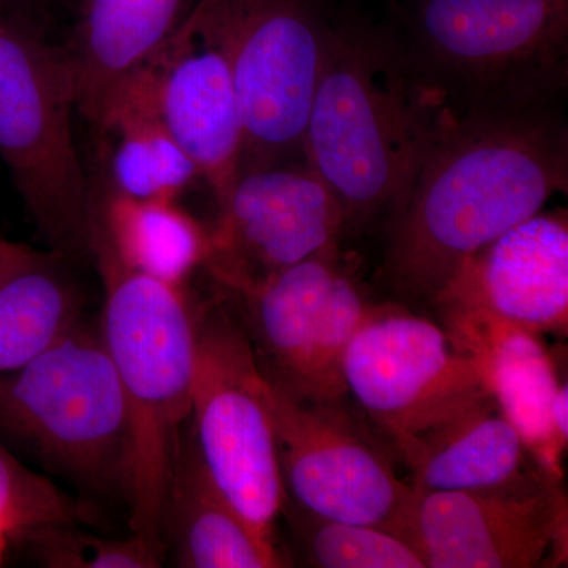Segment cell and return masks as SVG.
Instances as JSON below:
<instances>
[{
    "mask_svg": "<svg viewBox=\"0 0 568 568\" xmlns=\"http://www.w3.org/2000/svg\"><path fill=\"white\" fill-rule=\"evenodd\" d=\"M568 189V130L551 106L465 112L388 220V286L432 305L469 257Z\"/></svg>",
    "mask_w": 568,
    "mask_h": 568,
    "instance_id": "6da1fadb",
    "label": "cell"
},
{
    "mask_svg": "<svg viewBox=\"0 0 568 568\" xmlns=\"http://www.w3.org/2000/svg\"><path fill=\"white\" fill-rule=\"evenodd\" d=\"M463 112L409 43L361 21L334 26L304 136V162L346 230L392 219L433 145Z\"/></svg>",
    "mask_w": 568,
    "mask_h": 568,
    "instance_id": "7a4b0ae2",
    "label": "cell"
},
{
    "mask_svg": "<svg viewBox=\"0 0 568 568\" xmlns=\"http://www.w3.org/2000/svg\"><path fill=\"white\" fill-rule=\"evenodd\" d=\"M91 256L104 287L100 334L129 410L130 532L164 560V503L192 410L196 304L185 286L130 271L97 235Z\"/></svg>",
    "mask_w": 568,
    "mask_h": 568,
    "instance_id": "3957f363",
    "label": "cell"
},
{
    "mask_svg": "<svg viewBox=\"0 0 568 568\" xmlns=\"http://www.w3.org/2000/svg\"><path fill=\"white\" fill-rule=\"evenodd\" d=\"M0 444L82 496L125 500L129 410L99 325L81 320L28 365L0 375Z\"/></svg>",
    "mask_w": 568,
    "mask_h": 568,
    "instance_id": "277c9868",
    "label": "cell"
},
{
    "mask_svg": "<svg viewBox=\"0 0 568 568\" xmlns=\"http://www.w3.org/2000/svg\"><path fill=\"white\" fill-rule=\"evenodd\" d=\"M407 43L462 112L551 106L568 82V0H422Z\"/></svg>",
    "mask_w": 568,
    "mask_h": 568,
    "instance_id": "5b68a950",
    "label": "cell"
},
{
    "mask_svg": "<svg viewBox=\"0 0 568 568\" xmlns=\"http://www.w3.org/2000/svg\"><path fill=\"white\" fill-rule=\"evenodd\" d=\"M73 80L36 22L0 17V159L52 253L91 256L92 186L73 138Z\"/></svg>",
    "mask_w": 568,
    "mask_h": 568,
    "instance_id": "8992f818",
    "label": "cell"
},
{
    "mask_svg": "<svg viewBox=\"0 0 568 568\" xmlns=\"http://www.w3.org/2000/svg\"><path fill=\"white\" fill-rule=\"evenodd\" d=\"M200 2L233 70L244 130L239 174L304 160L306 122L335 26L323 2Z\"/></svg>",
    "mask_w": 568,
    "mask_h": 568,
    "instance_id": "52a82bcc",
    "label": "cell"
},
{
    "mask_svg": "<svg viewBox=\"0 0 568 568\" xmlns=\"http://www.w3.org/2000/svg\"><path fill=\"white\" fill-rule=\"evenodd\" d=\"M190 428L209 476L257 532L275 540L286 503L268 383L223 302L196 305Z\"/></svg>",
    "mask_w": 568,
    "mask_h": 568,
    "instance_id": "ba28073f",
    "label": "cell"
},
{
    "mask_svg": "<svg viewBox=\"0 0 568 568\" xmlns=\"http://www.w3.org/2000/svg\"><path fill=\"white\" fill-rule=\"evenodd\" d=\"M347 398L396 450L491 398L480 369L443 321L368 305L343 358Z\"/></svg>",
    "mask_w": 568,
    "mask_h": 568,
    "instance_id": "9c48e42d",
    "label": "cell"
},
{
    "mask_svg": "<svg viewBox=\"0 0 568 568\" xmlns=\"http://www.w3.org/2000/svg\"><path fill=\"white\" fill-rule=\"evenodd\" d=\"M268 399L287 500L316 517L377 526L418 545L416 493L351 416L347 399L298 398L271 383Z\"/></svg>",
    "mask_w": 568,
    "mask_h": 568,
    "instance_id": "30bf717a",
    "label": "cell"
},
{
    "mask_svg": "<svg viewBox=\"0 0 568 568\" xmlns=\"http://www.w3.org/2000/svg\"><path fill=\"white\" fill-rule=\"evenodd\" d=\"M224 294L235 301L234 315L268 383L298 398L349 399L343 358L369 304L338 248Z\"/></svg>",
    "mask_w": 568,
    "mask_h": 568,
    "instance_id": "8fae6325",
    "label": "cell"
},
{
    "mask_svg": "<svg viewBox=\"0 0 568 568\" xmlns=\"http://www.w3.org/2000/svg\"><path fill=\"white\" fill-rule=\"evenodd\" d=\"M345 231L342 204L305 163L246 171L219 204L204 268L224 293H239L338 248Z\"/></svg>",
    "mask_w": 568,
    "mask_h": 568,
    "instance_id": "7c38bea8",
    "label": "cell"
},
{
    "mask_svg": "<svg viewBox=\"0 0 568 568\" xmlns=\"http://www.w3.org/2000/svg\"><path fill=\"white\" fill-rule=\"evenodd\" d=\"M562 481L536 466L503 487L417 496L428 568H534L566 552Z\"/></svg>",
    "mask_w": 568,
    "mask_h": 568,
    "instance_id": "4fadbf2b",
    "label": "cell"
},
{
    "mask_svg": "<svg viewBox=\"0 0 568 568\" xmlns=\"http://www.w3.org/2000/svg\"><path fill=\"white\" fill-rule=\"evenodd\" d=\"M125 84L148 99L222 203L241 173L244 130L230 58L200 0Z\"/></svg>",
    "mask_w": 568,
    "mask_h": 568,
    "instance_id": "5bb4252c",
    "label": "cell"
},
{
    "mask_svg": "<svg viewBox=\"0 0 568 568\" xmlns=\"http://www.w3.org/2000/svg\"><path fill=\"white\" fill-rule=\"evenodd\" d=\"M444 315L476 313L532 334H567V213L538 212L474 254L432 304Z\"/></svg>",
    "mask_w": 568,
    "mask_h": 568,
    "instance_id": "9a60e30c",
    "label": "cell"
},
{
    "mask_svg": "<svg viewBox=\"0 0 568 568\" xmlns=\"http://www.w3.org/2000/svg\"><path fill=\"white\" fill-rule=\"evenodd\" d=\"M440 321L476 361L489 394L521 436L532 462L549 477L562 481L567 447L549 417L560 381L540 336L476 313L444 315Z\"/></svg>",
    "mask_w": 568,
    "mask_h": 568,
    "instance_id": "2e32d148",
    "label": "cell"
},
{
    "mask_svg": "<svg viewBox=\"0 0 568 568\" xmlns=\"http://www.w3.org/2000/svg\"><path fill=\"white\" fill-rule=\"evenodd\" d=\"M196 0H81L63 47L77 111L93 129L112 95L189 17Z\"/></svg>",
    "mask_w": 568,
    "mask_h": 568,
    "instance_id": "e0dca14e",
    "label": "cell"
},
{
    "mask_svg": "<svg viewBox=\"0 0 568 568\" xmlns=\"http://www.w3.org/2000/svg\"><path fill=\"white\" fill-rule=\"evenodd\" d=\"M163 547L182 568H276L290 564L209 476L186 425L163 510Z\"/></svg>",
    "mask_w": 568,
    "mask_h": 568,
    "instance_id": "ac0fdd59",
    "label": "cell"
},
{
    "mask_svg": "<svg viewBox=\"0 0 568 568\" xmlns=\"http://www.w3.org/2000/svg\"><path fill=\"white\" fill-rule=\"evenodd\" d=\"M396 452L413 473L416 496L503 487L537 466L493 396Z\"/></svg>",
    "mask_w": 568,
    "mask_h": 568,
    "instance_id": "d6986e66",
    "label": "cell"
},
{
    "mask_svg": "<svg viewBox=\"0 0 568 568\" xmlns=\"http://www.w3.org/2000/svg\"><path fill=\"white\" fill-rule=\"evenodd\" d=\"M91 186V237L102 239L130 271L183 287L197 268H204L211 227L179 200H136L104 181Z\"/></svg>",
    "mask_w": 568,
    "mask_h": 568,
    "instance_id": "ffe728a7",
    "label": "cell"
},
{
    "mask_svg": "<svg viewBox=\"0 0 568 568\" xmlns=\"http://www.w3.org/2000/svg\"><path fill=\"white\" fill-rule=\"evenodd\" d=\"M63 260L24 246L0 272V375L28 365L80 323L84 297Z\"/></svg>",
    "mask_w": 568,
    "mask_h": 568,
    "instance_id": "44dd1931",
    "label": "cell"
},
{
    "mask_svg": "<svg viewBox=\"0 0 568 568\" xmlns=\"http://www.w3.org/2000/svg\"><path fill=\"white\" fill-rule=\"evenodd\" d=\"M95 130L108 142L104 182L118 193L136 200H179L201 181L196 164L132 84H123L111 97Z\"/></svg>",
    "mask_w": 568,
    "mask_h": 568,
    "instance_id": "7402d4cb",
    "label": "cell"
},
{
    "mask_svg": "<svg viewBox=\"0 0 568 568\" xmlns=\"http://www.w3.org/2000/svg\"><path fill=\"white\" fill-rule=\"evenodd\" d=\"M291 521L310 566L320 568H428L424 551L409 538L358 523L334 521L297 506Z\"/></svg>",
    "mask_w": 568,
    "mask_h": 568,
    "instance_id": "603a6c76",
    "label": "cell"
},
{
    "mask_svg": "<svg viewBox=\"0 0 568 568\" xmlns=\"http://www.w3.org/2000/svg\"><path fill=\"white\" fill-rule=\"evenodd\" d=\"M89 508L0 444V566L22 552L36 530L85 523Z\"/></svg>",
    "mask_w": 568,
    "mask_h": 568,
    "instance_id": "cb8c5ba5",
    "label": "cell"
},
{
    "mask_svg": "<svg viewBox=\"0 0 568 568\" xmlns=\"http://www.w3.org/2000/svg\"><path fill=\"white\" fill-rule=\"evenodd\" d=\"M22 552L50 568H153L163 559L142 538L97 536L81 523L44 526L29 537Z\"/></svg>",
    "mask_w": 568,
    "mask_h": 568,
    "instance_id": "d4e9b609",
    "label": "cell"
},
{
    "mask_svg": "<svg viewBox=\"0 0 568 568\" xmlns=\"http://www.w3.org/2000/svg\"><path fill=\"white\" fill-rule=\"evenodd\" d=\"M50 0H0V17L41 26Z\"/></svg>",
    "mask_w": 568,
    "mask_h": 568,
    "instance_id": "484cf974",
    "label": "cell"
},
{
    "mask_svg": "<svg viewBox=\"0 0 568 568\" xmlns=\"http://www.w3.org/2000/svg\"><path fill=\"white\" fill-rule=\"evenodd\" d=\"M549 417L551 425L558 435L560 443L567 447L568 444V387L567 383H560L558 390L551 399L549 406Z\"/></svg>",
    "mask_w": 568,
    "mask_h": 568,
    "instance_id": "4316f807",
    "label": "cell"
},
{
    "mask_svg": "<svg viewBox=\"0 0 568 568\" xmlns=\"http://www.w3.org/2000/svg\"><path fill=\"white\" fill-rule=\"evenodd\" d=\"M24 248V245L13 244V242L0 239V272L7 267Z\"/></svg>",
    "mask_w": 568,
    "mask_h": 568,
    "instance_id": "83f0119b",
    "label": "cell"
}]
</instances>
